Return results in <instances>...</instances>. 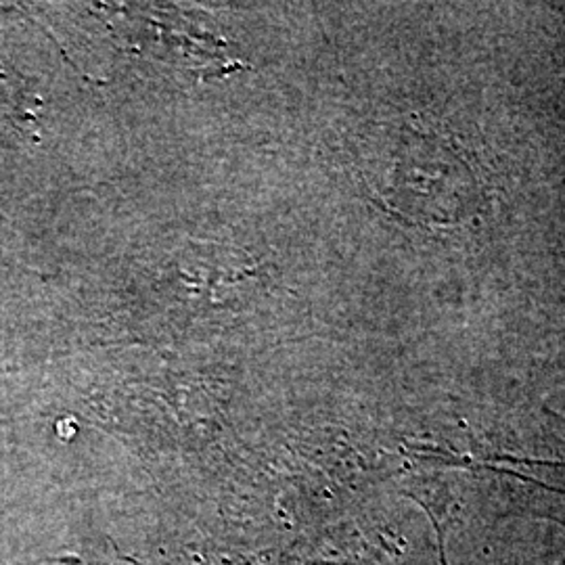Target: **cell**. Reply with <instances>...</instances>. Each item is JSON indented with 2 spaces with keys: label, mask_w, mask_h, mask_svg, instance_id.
I'll list each match as a JSON object with an SVG mask.
<instances>
[{
  "label": "cell",
  "mask_w": 565,
  "mask_h": 565,
  "mask_svg": "<svg viewBox=\"0 0 565 565\" xmlns=\"http://www.w3.org/2000/svg\"><path fill=\"white\" fill-rule=\"evenodd\" d=\"M25 103L28 95L23 82L9 74H0V128H7L4 124H13V128H18V124L25 120Z\"/></svg>",
  "instance_id": "cell-1"
},
{
  "label": "cell",
  "mask_w": 565,
  "mask_h": 565,
  "mask_svg": "<svg viewBox=\"0 0 565 565\" xmlns=\"http://www.w3.org/2000/svg\"><path fill=\"white\" fill-rule=\"evenodd\" d=\"M443 565H448V564H446V562H445V564H443Z\"/></svg>",
  "instance_id": "cell-2"
}]
</instances>
